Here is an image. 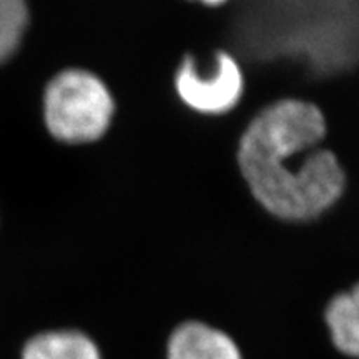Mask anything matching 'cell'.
Masks as SVG:
<instances>
[{"label":"cell","mask_w":359,"mask_h":359,"mask_svg":"<svg viewBox=\"0 0 359 359\" xmlns=\"http://www.w3.org/2000/svg\"><path fill=\"white\" fill-rule=\"evenodd\" d=\"M326 118L311 102L286 98L255 116L243 132L238 163L255 200L288 222L318 218L346 188L338 156L320 148Z\"/></svg>","instance_id":"1"},{"label":"cell","mask_w":359,"mask_h":359,"mask_svg":"<svg viewBox=\"0 0 359 359\" xmlns=\"http://www.w3.org/2000/svg\"><path fill=\"white\" fill-rule=\"evenodd\" d=\"M115 102L95 74L82 69L60 72L43 95L48 132L65 143H90L102 138L114 118Z\"/></svg>","instance_id":"2"},{"label":"cell","mask_w":359,"mask_h":359,"mask_svg":"<svg viewBox=\"0 0 359 359\" xmlns=\"http://www.w3.org/2000/svg\"><path fill=\"white\" fill-rule=\"evenodd\" d=\"M175 88L191 110L222 115L240 102L243 74L238 62L226 52L217 53L212 70H201L191 57H185L175 75Z\"/></svg>","instance_id":"3"},{"label":"cell","mask_w":359,"mask_h":359,"mask_svg":"<svg viewBox=\"0 0 359 359\" xmlns=\"http://www.w3.org/2000/svg\"><path fill=\"white\" fill-rule=\"evenodd\" d=\"M165 359H245L226 331L200 320L183 321L170 333Z\"/></svg>","instance_id":"4"},{"label":"cell","mask_w":359,"mask_h":359,"mask_svg":"<svg viewBox=\"0 0 359 359\" xmlns=\"http://www.w3.org/2000/svg\"><path fill=\"white\" fill-rule=\"evenodd\" d=\"M20 359H103V354L92 336L64 327L42 331L27 339Z\"/></svg>","instance_id":"5"},{"label":"cell","mask_w":359,"mask_h":359,"mask_svg":"<svg viewBox=\"0 0 359 359\" xmlns=\"http://www.w3.org/2000/svg\"><path fill=\"white\" fill-rule=\"evenodd\" d=\"M325 325L336 351L359 359V283L330 299Z\"/></svg>","instance_id":"6"},{"label":"cell","mask_w":359,"mask_h":359,"mask_svg":"<svg viewBox=\"0 0 359 359\" xmlns=\"http://www.w3.org/2000/svg\"><path fill=\"white\" fill-rule=\"evenodd\" d=\"M29 24L25 0H0V62L15 53Z\"/></svg>","instance_id":"7"},{"label":"cell","mask_w":359,"mask_h":359,"mask_svg":"<svg viewBox=\"0 0 359 359\" xmlns=\"http://www.w3.org/2000/svg\"><path fill=\"white\" fill-rule=\"evenodd\" d=\"M201 4H206V6H218V4L226 2V0H198Z\"/></svg>","instance_id":"8"}]
</instances>
